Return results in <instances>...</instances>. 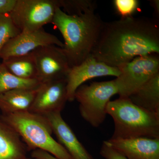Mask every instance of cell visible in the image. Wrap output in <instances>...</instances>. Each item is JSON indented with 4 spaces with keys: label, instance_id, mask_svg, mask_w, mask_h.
<instances>
[{
    "label": "cell",
    "instance_id": "cell-1",
    "mask_svg": "<svg viewBox=\"0 0 159 159\" xmlns=\"http://www.w3.org/2000/svg\"><path fill=\"white\" fill-rule=\"evenodd\" d=\"M154 54H159V22L132 16L104 22L91 55L119 68L135 57Z\"/></svg>",
    "mask_w": 159,
    "mask_h": 159
},
{
    "label": "cell",
    "instance_id": "cell-2",
    "mask_svg": "<svg viewBox=\"0 0 159 159\" xmlns=\"http://www.w3.org/2000/svg\"><path fill=\"white\" fill-rule=\"evenodd\" d=\"M96 8L91 0H60L52 24L63 38L62 51L70 68L91 55L99 39L104 22Z\"/></svg>",
    "mask_w": 159,
    "mask_h": 159
},
{
    "label": "cell",
    "instance_id": "cell-3",
    "mask_svg": "<svg viewBox=\"0 0 159 159\" xmlns=\"http://www.w3.org/2000/svg\"><path fill=\"white\" fill-rule=\"evenodd\" d=\"M0 119L19 135L28 150L39 149L58 159H74L53 139L52 127L46 117L26 111L2 114Z\"/></svg>",
    "mask_w": 159,
    "mask_h": 159
},
{
    "label": "cell",
    "instance_id": "cell-4",
    "mask_svg": "<svg viewBox=\"0 0 159 159\" xmlns=\"http://www.w3.org/2000/svg\"><path fill=\"white\" fill-rule=\"evenodd\" d=\"M106 111L114 122L111 139H159V114L135 105L128 98L110 101Z\"/></svg>",
    "mask_w": 159,
    "mask_h": 159
},
{
    "label": "cell",
    "instance_id": "cell-5",
    "mask_svg": "<svg viewBox=\"0 0 159 159\" xmlns=\"http://www.w3.org/2000/svg\"><path fill=\"white\" fill-rule=\"evenodd\" d=\"M118 94L115 80L82 84L74 94L79 103L80 115L93 127H99L105 121L107 106L112 96Z\"/></svg>",
    "mask_w": 159,
    "mask_h": 159
},
{
    "label": "cell",
    "instance_id": "cell-6",
    "mask_svg": "<svg viewBox=\"0 0 159 159\" xmlns=\"http://www.w3.org/2000/svg\"><path fill=\"white\" fill-rule=\"evenodd\" d=\"M59 0H17L9 14L21 32H31L52 23Z\"/></svg>",
    "mask_w": 159,
    "mask_h": 159
},
{
    "label": "cell",
    "instance_id": "cell-7",
    "mask_svg": "<svg viewBox=\"0 0 159 159\" xmlns=\"http://www.w3.org/2000/svg\"><path fill=\"white\" fill-rule=\"evenodd\" d=\"M159 55L139 56L119 67L121 74L115 80L119 97L128 98L159 73Z\"/></svg>",
    "mask_w": 159,
    "mask_h": 159
},
{
    "label": "cell",
    "instance_id": "cell-8",
    "mask_svg": "<svg viewBox=\"0 0 159 159\" xmlns=\"http://www.w3.org/2000/svg\"><path fill=\"white\" fill-rule=\"evenodd\" d=\"M32 53L37 67V79L41 83L66 78L71 68L62 48L43 46Z\"/></svg>",
    "mask_w": 159,
    "mask_h": 159
},
{
    "label": "cell",
    "instance_id": "cell-9",
    "mask_svg": "<svg viewBox=\"0 0 159 159\" xmlns=\"http://www.w3.org/2000/svg\"><path fill=\"white\" fill-rule=\"evenodd\" d=\"M55 45L63 48L62 43L54 34L45 31L43 28L31 32H21L9 40L0 53L3 60L31 53L40 47Z\"/></svg>",
    "mask_w": 159,
    "mask_h": 159
},
{
    "label": "cell",
    "instance_id": "cell-10",
    "mask_svg": "<svg viewBox=\"0 0 159 159\" xmlns=\"http://www.w3.org/2000/svg\"><path fill=\"white\" fill-rule=\"evenodd\" d=\"M119 68L110 66L96 59L92 55L79 65L71 68L66 77L68 101L73 102L74 94L84 83L95 77L104 76L119 77Z\"/></svg>",
    "mask_w": 159,
    "mask_h": 159
},
{
    "label": "cell",
    "instance_id": "cell-11",
    "mask_svg": "<svg viewBox=\"0 0 159 159\" xmlns=\"http://www.w3.org/2000/svg\"><path fill=\"white\" fill-rule=\"evenodd\" d=\"M66 78L42 83L29 111L45 116L61 112L68 101Z\"/></svg>",
    "mask_w": 159,
    "mask_h": 159
},
{
    "label": "cell",
    "instance_id": "cell-12",
    "mask_svg": "<svg viewBox=\"0 0 159 159\" xmlns=\"http://www.w3.org/2000/svg\"><path fill=\"white\" fill-rule=\"evenodd\" d=\"M103 143L128 159H159V139H111Z\"/></svg>",
    "mask_w": 159,
    "mask_h": 159
},
{
    "label": "cell",
    "instance_id": "cell-13",
    "mask_svg": "<svg viewBox=\"0 0 159 159\" xmlns=\"http://www.w3.org/2000/svg\"><path fill=\"white\" fill-rule=\"evenodd\" d=\"M61 113L55 112L44 116L50 122L58 143L74 159H94L64 121Z\"/></svg>",
    "mask_w": 159,
    "mask_h": 159
},
{
    "label": "cell",
    "instance_id": "cell-14",
    "mask_svg": "<svg viewBox=\"0 0 159 159\" xmlns=\"http://www.w3.org/2000/svg\"><path fill=\"white\" fill-rule=\"evenodd\" d=\"M27 150L19 135L0 119V159H27Z\"/></svg>",
    "mask_w": 159,
    "mask_h": 159
},
{
    "label": "cell",
    "instance_id": "cell-15",
    "mask_svg": "<svg viewBox=\"0 0 159 159\" xmlns=\"http://www.w3.org/2000/svg\"><path fill=\"white\" fill-rule=\"evenodd\" d=\"M39 87L35 89H15L1 94L0 110L2 114L29 111Z\"/></svg>",
    "mask_w": 159,
    "mask_h": 159
},
{
    "label": "cell",
    "instance_id": "cell-16",
    "mask_svg": "<svg viewBox=\"0 0 159 159\" xmlns=\"http://www.w3.org/2000/svg\"><path fill=\"white\" fill-rule=\"evenodd\" d=\"M128 98L135 105L159 114V73Z\"/></svg>",
    "mask_w": 159,
    "mask_h": 159
},
{
    "label": "cell",
    "instance_id": "cell-17",
    "mask_svg": "<svg viewBox=\"0 0 159 159\" xmlns=\"http://www.w3.org/2000/svg\"><path fill=\"white\" fill-rule=\"evenodd\" d=\"M2 63L11 74L19 78L37 79V67L32 52L3 60Z\"/></svg>",
    "mask_w": 159,
    "mask_h": 159
},
{
    "label": "cell",
    "instance_id": "cell-18",
    "mask_svg": "<svg viewBox=\"0 0 159 159\" xmlns=\"http://www.w3.org/2000/svg\"><path fill=\"white\" fill-rule=\"evenodd\" d=\"M41 84L36 79H24L16 77L0 63V95L15 89L37 88Z\"/></svg>",
    "mask_w": 159,
    "mask_h": 159
},
{
    "label": "cell",
    "instance_id": "cell-19",
    "mask_svg": "<svg viewBox=\"0 0 159 159\" xmlns=\"http://www.w3.org/2000/svg\"><path fill=\"white\" fill-rule=\"evenodd\" d=\"M20 32L9 15H0V53L6 43Z\"/></svg>",
    "mask_w": 159,
    "mask_h": 159
},
{
    "label": "cell",
    "instance_id": "cell-20",
    "mask_svg": "<svg viewBox=\"0 0 159 159\" xmlns=\"http://www.w3.org/2000/svg\"><path fill=\"white\" fill-rule=\"evenodd\" d=\"M114 5L121 18L132 17L139 9V2L137 0H115Z\"/></svg>",
    "mask_w": 159,
    "mask_h": 159
},
{
    "label": "cell",
    "instance_id": "cell-21",
    "mask_svg": "<svg viewBox=\"0 0 159 159\" xmlns=\"http://www.w3.org/2000/svg\"><path fill=\"white\" fill-rule=\"evenodd\" d=\"M100 154L106 159H128L103 143L100 148Z\"/></svg>",
    "mask_w": 159,
    "mask_h": 159
},
{
    "label": "cell",
    "instance_id": "cell-22",
    "mask_svg": "<svg viewBox=\"0 0 159 159\" xmlns=\"http://www.w3.org/2000/svg\"><path fill=\"white\" fill-rule=\"evenodd\" d=\"M17 0H0V15H9L14 9Z\"/></svg>",
    "mask_w": 159,
    "mask_h": 159
},
{
    "label": "cell",
    "instance_id": "cell-23",
    "mask_svg": "<svg viewBox=\"0 0 159 159\" xmlns=\"http://www.w3.org/2000/svg\"><path fill=\"white\" fill-rule=\"evenodd\" d=\"M31 156L34 159H58L48 152L39 149L32 151Z\"/></svg>",
    "mask_w": 159,
    "mask_h": 159
},
{
    "label": "cell",
    "instance_id": "cell-24",
    "mask_svg": "<svg viewBox=\"0 0 159 159\" xmlns=\"http://www.w3.org/2000/svg\"><path fill=\"white\" fill-rule=\"evenodd\" d=\"M151 5L153 8L155 15L156 16L157 20V16L159 17V1L157 0L151 1Z\"/></svg>",
    "mask_w": 159,
    "mask_h": 159
},
{
    "label": "cell",
    "instance_id": "cell-25",
    "mask_svg": "<svg viewBox=\"0 0 159 159\" xmlns=\"http://www.w3.org/2000/svg\"><path fill=\"white\" fill-rule=\"evenodd\" d=\"M31 159V158H28V159Z\"/></svg>",
    "mask_w": 159,
    "mask_h": 159
}]
</instances>
